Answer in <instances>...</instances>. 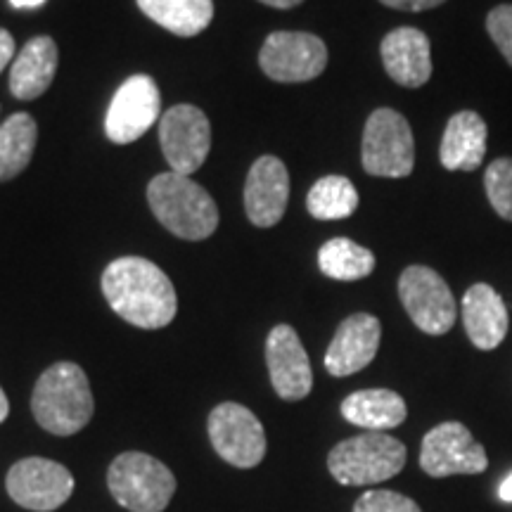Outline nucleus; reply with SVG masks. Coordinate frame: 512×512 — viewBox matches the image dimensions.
<instances>
[{
    "mask_svg": "<svg viewBox=\"0 0 512 512\" xmlns=\"http://www.w3.org/2000/svg\"><path fill=\"white\" fill-rule=\"evenodd\" d=\"M102 294L119 318L143 330L166 328L178 311L169 275L140 256L114 259L102 273Z\"/></svg>",
    "mask_w": 512,
    "mask_h": 512,
    "instance_id": "nucleus-1",
    "label": "nucleus"
},
{
    "mask_svg": "<svg viewBox=\"0 0 512 512\" xmlns=\"http://www.w3.org/2000/svg\"><path fill=\"white\" fill-rule=\"evenodd\" d=\"M31 411L43 430L57 437H72L93 418L91 384L81 366L60 361L38 377Z\"/></svg>",
    "mask_w": 512,
    "mask_h": 512,
    "instance_id": "nucleus-2",
    "label": "nucleus"
},
{
    "mask_svg": "<svg viewBox=\"0 0 512 512\" xmlns=\"http://www.w3.org/2000/svg\"><path fill=\"white\" fill-rule=\"evenodd\" d=\"M147 202L157 221L183 240H204L219 228V209L209 192L176 171L152 178Z\"/></svg>",
    "mask_w": 512,
    "mask_h": 512,
    "instance_id": "nucleus-3",
    "label": "nucleus"
},
{
    "mask_svg": "<svg viewBox=\"0 0 512 512\" xmlns=\"http://www.w3.org/2000/svg\"><path fill=\"white\" fill-rule=\"evenodd\" d=\"M406 465V446L392 434L366 432L344 439L328 456L330 475L344 486H373L399 475Z\"/></svg>",
    "mask_w": 512,
    "mask_h": 512,
    "instance_id": "nucleus-4",
    "label": "nucleus"
},
{
    "mask_svg": "<svg viewBox=\"0 0 512 512\" xmlns=\"http://www.w3.org/2000/svg\"><path fill=\"white\" fill-rule=\"evenodd\" d=\"M107 486L121 508L164 512L176 494V477L162 460L140 451H126L112 460Z\"/></svg>",
    "mask_w": 512,
    "mask_h": 512,
    "instance_id": "nucleus-5",
    "label": "nucleus"
},
{
    "mask_svg": "<svg viewBox=\"0 0 512 512\" xmlns=\"http://www.w3.org/2000/svg\"><path fill=\"white\" fill-rule=\"evenodd\" d=\"M361 162L370 176L406 178L413 174V131L401 112L380 107L370 114L363 131Z\"/></svg>",
    "mask_w": 512,
    "mask_h": 512,
    "instance_id": "nucleus-6",
    "label": "nucleus"
},
{
    "mask_svg": "<svg viewBox=\"0 0 512 512\" xmlns=\"http://www.w3.org/2000/svg\"><path fill=\"white\" fill-rule=\"evenodd\" d=\"M403 309L425 335L441 337L456 323V299L446 280L430 266H408L399 278Z\"/></svg>",
    "mask_w": 512,
    "mask_h": 512,
    "instance_id": "nucleus-7",
    "label": "nucleus"
},
{
    "mask_svg": "<svg viewBox=\"0 0 512 512\" xmlns=\"http://www.w3.org/2000/svg\"><path fill=\"white\" fill-rule=\"evenodd\" d=\"M420 467L434 479L453 475H482L489 467L484 446L463 422L448 420L432 427L420 446Z\"/></svg>",
    "mask_w": 512,
    "mask_h": 512,
    "instance_id": "nucleus-8",
    "label": "nucleus"
},
{
    "mask_svg": "<svg viewBox=\"0 0 512 512\" xmlns=\"http://www.w3.org/2000/svg\"><path fill=\"white\" fill-rule=\"evenodd\" d=\"M209 441L228 465L249 470L266 456V434L259 418L240 403H221L209 413Z\"/></svg>",
    "mask_w": 512,
    "mask_h": 512,
    "instance_id": "nucleus-9",
    "label": "nucleus"
},
{
    "mask_svg": "<svg viewBox=\"0 0 512 512\" xmlns=\"http://www.w3.org/2000/svg\"><path fill=\"white\" fill-rule=\"evenodd\" d=\"M8 494L19 508L53 512L72 498L74 477L62 463L50 458H22L5 477Z\"/></svg>",
    "mask_w": 512,
    "mask_h": 512,
    "instance_id": "nucleus-10",
    "label": "nucleus"
},
{
    "mask_svg": "<svg viewBox=\"0 0 512 512\" xmlns=\"http://www.w3.org/2000/svg\"><path fill=\"white\" fill-rule=\"evenodd\" d=\"M259 64L273 81H311L328 67V48L318 36L304 31H275L261 48Z\"/></svg>",
    "mask_w": 512,
    "mask_h": 512,
    "instance_id": "nucleus-11",
    "label": "nucleus"
},
{
    "mask_svg": "<svg viewBox=\"0 0 512 512\" xmlns=\"http://www.w3.org/2000/svg\"><path fill=\"white\" fill-rule=\"evenodd\" d=\"M159 140L171 171L190 176L207 162L211 126L207 114L195 105H176L159 121Z\"/></svg>",
    "mask_w": 512,
    "mask_h": 512,
    "instance_id": "nucleus-12",
    "label": "nucleus"
},
{
    "mask_svg": "<svg viewBox=\"0 0 512 512\" xmlns=\"http://www.w3.org/2000/svg\"><path fill=\"white\" fill-rule=\"evenodd\" d=\"M159 110H162V95H159L157 83L145 74L131 76L121 83L107 110V138L117 145L133 143L155 126Z\"/></svg>",
    "mask_w": 512,
    "mask_h": 512,
    "instance_id": "nucleus-13",
    "label": "nucleus"
},
{
    "mask_svg": "<svg viewBox=\"0 0 512 512\" xmlns=\"http://www.w3.org/2000/svg\"><path fill=\"white\" fill-rule=\"evenodd\" d=\"M266 366L280 399L302 401L311 394V361L292 325H275L271 330L266 339Z\"/></svg>",
    "mask_w": 512,
    "mask_h": 512,
    "instance_id": "nucleus-14",
    "label": "nucleus"
},
{
    "mask_svg": "<svg viewBox=\"0 0 512 512\" xmlns=\"http://www.w3.org/2000/svg\"><path fill=\"white\" fill-rule=\"evenodd\" d=\"M382 325L370 313L344 318L325 351V370L332 377H349L373 363L380 349Z\"/></svg>",
    "mask_w": 512,
    "mask_h": 512,
    "instance_id": "nucleus-15",
    "label": "nucleus"
},
{
    "mask_svg": "<svg viewBox=\"0 0 512 512\" xmlns=\"http://www.w3.org/2000/svg\"><path fill=\"white\" fill-rule=\"evenodd\" d=\"M290 174L278 157H259L245 183V211L256 228H271L285 216Z\"/></svg>",
    "mask_w": 512,
    "mask_h": 512,
    "instance_id": "nucleus-16",
    "label": "nucleus"
},
{
    "mask_svg": "<svg viewBox=\"0 0 512 512\" xmlns=\"http://www.w3.org/2000/svg\"><path fill=\"white\" fill-rule=\"evenodd\" d=\"M384 72L403 88H422L432 76V43L425 31L399 27L382 38Z\"/></svg>",
    "mask_w": 512,
    "mask_h": 512,
    "instance_id": "nucleus-17",
    "label": "nucleus"
},
{
    "mask_svg": "<svg viewBox=\"0 0 512 512\" xmlns=\"http://www.w3.org/2000/svg\"><path fill=\"white\" fill-rule=\"evenodd\" d=\"M463 323L470 342L477 349L491 351L501 347L505 335H508V306L494 287L475 283L463 297Z\"/></svg>",
    "mask_w": 512,
    "mask_h": 512,
    "instance_id": "nucleus-18",
    "label": "nucleus"
},
{
    "mask_svg": "<svg viewBox=\"0 0 512 512\" xmlns=\"http://www.w3.org/2000/svg\"><path fill=\"white\" fill-rule=\"evenodd\" d=\"M486 138L489 128L477 112H456L441 136V166L448 171H477L486 157Z\"/></svg>",
    "mask_w": 512,
    "mask_h": 512,
    "instance_id": "nucleus-19",
    "label": "nucleus"
},
{
    "mask_svg": "<svg viewBox=\"0 0 512 512\" xmlns=\"http://www.w3.org/2000/svg\"><path fill=\"white\" fill-rule=\"evenodd\" d=\"M57 72V46L50 36H36L19 50L10 69V91L19 100H34L50 88Z\"/></svg>",
    "mask_w": 512,
    "mask_h": 512,
    "instance_id": "nucleus-20",
    "label": "nucleus"
},
{
    "mask_svg": "<svg viewBox=\"0 0 512 512\" xmlns=\"http://www.w3.org/2000/svg\"><path fill=\"white\" fill-rule=\"evenodd\" d=\"M344 420L368 432H384L399 427L408 415V406L392 389H361L349 394L339 408Z\"/></svg>",
    "mask_w": 512,
    "mask_h": 512,
    "instance_id": "nucleus-21",
    "label": "nucleus"
},
{
    "mask_svg": "<svg viewBox=\"0 0 512 512\" xmlns=\"http://www.w3.org/2000/svg\"><path fill=\"white\" fill-rule=\"evenodd\" d=\"M152 22L176 36H197L214 19V0H138Z\"/></svg>",
    "mask_w": 512,
    "mask_h": 512,
    "instance_id": "nucleus-22",
    "label": "nucleus"
},
{
    "mask_svg": "<svg viewBox=\"0 0 512 512\" xmlns=\"http://www.w3.org/2000/svg\"><path fill=\"white\" fill-rule=\"evenodd\" d=\"M36 138V121L24 112L12 114L0 126V183L10 181L27 169L31 157H34Z\"/></svg>",
    "mask_w": 512,
    "mask_h": 512,
    "instance_id": "nucleus-23",
    "label": "nucleus"
},
{
    "mask_svg": "<svg viewBox=\"0 0 512 512\" xmlns=\"http://www.w3.org/2000/svg\"><path fill=\"white\" fill-rule=\"evenodd\" d=\"M318 268L332 280H363L375 271V254L349 238H332L318 249Z\"/></svg>",
    "mask_w": 512,
    "mask_h": 512,
    "instance_id": "nucleus-24",
    "label": "nucleus"
},
{
    "mask_svg": "<svg viewBox=\"0 0 512 512\" xmlns=\"http://www.w3.org/2000/svg\"><path fill=\"white\" fill-rule=\"evenodd\" d=\"M306 209L318 221L349 219L358 209V190L344 176H323L313 183L306 197Z\"/></svg>",
    "mask_w": 512,
    "mask_h": 512,
    "instance_id": "nucleus-25",
    "label": "nucleus"
},
{
    "mask_svg": "<svg viewBox=\"0 0 512 512\" xmlns=\"http://www.w3.org/2000/svg\"><path fill=\"white\" fill-rule=\"evenodd\" d=\"M484 190L496 214L512 223V157H498L486 166Z\"/></svg>",
    "mask_w": 512,
    "mask_h": 512,
    "instance_id": "nucleus-26",
    "label": "nucleus"
},
{
    "mask_svg": "<svg viewBox=\"0 0 512 512\" xmlns=\"http://www.w3.org/2000/svg\"><path fill=\"white\" fill-rule=\"evenodd\" d=\"M354 512H422L413 498L399 494V491L375 489L366 491L354 505Z\"/></svg>",
    "mask_w": 512,
    "mask_h": 512,
    "instance_id": "nucleus-27",
    "label": "nucleus"
},
{
    "mask_svg": "<svg viewBox=\"0 0 512 512\" xmlns=\"http://www.w3.org/2000/svg\"><path fill=\"white\" fill-rule=\"evenodd\" d=\"M486 31L512 67V5H498L486 15Z\"/></svg>",
    "mask_w": 512,
    "mask_h": 512,
    "instance_id": "nucleus-28",
    "label": "nucleus"
},
{
    "mask_svg": "<svg viewBox=\"0 0 512 512\" xmlns=\"http://www.w3.org/2000/svg\"><path fill=\"white\" fill-rule=\"evenodd\" d=\"M382 5L394 10H403V12H425L437 8V5L446 3V0H380Z\"/></svg>",
    "mask_w": 512,
    "mask_h": 512,
    "instance_id": "nucleus-29",
    "label": "nucleus"
},
{
    "mask_svg": "<svg viewBox=\"0 0 512 512\" xmlns=\"http://www.w3.org/2000/svg\"><path fill=\"white\" fill-rule=\"evenodd\" d=\"M15 57V38L10 36V31L0 29V72L12 62Z\"/></svg>",
    "mask_w": 512,
    "mask_h": 512,
    "instance_id": "nucleus-30",
    "label": "nucleus"
},
{
    "mask_svg": "<svg viewBox=\"0 0 512 512\" xmlns=\"http://www.w3.org/2000/svg\"><path fill=\"white\" fill-rule=\"evenodd\" d=\"M264 5H271V8H278V10H290V8H297V5H302L304 0H261Z\"/></svg>",
    "mask_w": 512,
    "mask_h": 512,
    "instance_id": "nucleus-31",
    "label": "nucleus"
},
{
    "mask_svg": "<svg viewBox=\"0 0 512 512\" xmlns=\"http://www.w3.org/2000/svg\"><path fill=\"white\" fill-rule=\"evenodd\" d=\"M46 3V0H10L12 8L17 10H29V8H41V5Z\"/></svg>",
    "mask_w": 512,
    "mask_h": 512,
    "instance_id": "nucleus-32",
    "label": "nucleus"
},
{
    "mask_svg": "<svg viewBox=\"0 0 512 512\" xmlns=\"http://www.w3.org/2000/svg\"><path fill=\"white\" fill-rule=\"evenodd\" d=\"M501 498H503V501H508V503L512 501V475L503 479V484H501Z\"/></svg>",
    "mask_w": 512,
    "mask_h": 512,
    "instance_id": "nucleus-33",
    "label": "nucleus"
},
{
    "mask_svg": "<svg viewBox=\"0 0 512 512\" xmlns=\"http://www.w3.org/2000/svg\"><path fill=\"white\" fill-rule=\"evenodd\" d=\"M10 413V403H8V396H5L3 387H0V422H3L5 418H8Z\"/></svg>",
    "mask_w": 512,
    "mask_h": 512,
    "instance_id": "nucleus-34",
    "label": "nucleus"
}]
</instances>
